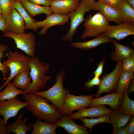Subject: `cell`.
Wrapping results in <instances>:
<instances>
[{
	"label": "cell",
	"instance_id": "74e56055",
	"mask_svg": "<svg viewBox=\"0 0 134 134\" xmlns=\"http://www.w3.org/2000/svg\"><path fill=\"white\" fill-rule=\"evenodd\" d=\"M30 2L34 4L42 5L44 6H50L51 0H27Z\"/></svg>",
	"mask_w": 134,
	"mask_h": 134
},
{
	"label": "cell",
	"instance_id": "cb8c5ba5",
	"mask_svg": "<svg viewBox=\"0 0 134 134\" xmlns=\"http://www.w3.org/2000/svg\"><path fill=\"white\" fill-rule=\"evenodd\" d=\"M131 115L124 113L118 109L113 110L109 114L110 120L113 128L125 126L131 119Z\"/></svg>",
	"mask_w": 134,
	"mask_h": 134
},
{
	"label": "cell",
	"instance_id": "bcb514c9",
	"mask_svg": "<svg viewBox=\"0 0 134 134\" xmlns=\"http://www.w3.org/2000/svg\"><path fill=\"white\" fill-rule=\"evenodd\" d=\"M22 0H15L16 1H18L21 2Z\"/></svg>",
	"mask_w": 134,
	"mask_h": 134
},
{
	"label": "cell",
	"instance_id": "f546056e",
	"mask_svg": "<svg viewBox=\"0 0 134 134\" xmlns=\"http://www.w3.org/2000/svg\"><path fill=\"white\" fill-rule=\"evenodd\" d=\"M83 123V126L89 129L90 132H91L93 127L96 124L101 123H106L111 124L109 114L102 117L92 119H87L85 117H82L79 119Z\"/></svg>",
	"mask_w": 134,
	"mask_h": 134
},
{
	"label": "cell",
	"instance_id": "603a6c76",
	"mask_svg": "<svg viewBox=\"0 0 134 134\" xmlns=\"http://www.w3.org/2000/svg\"><path fill=\"white\" fill-rule=\"evenodd\" d=\"M32 126L33 130L31 134H56L58 127L55 124L43 122L38 119Z\"/></svg>",
	"mask_w": 134,
	"mask_h": 134
},
{
	"label": "cell",
	"instance_id": "d6986e66",
	"mask_svg": "<svg viewBox=\"0 0 134 134\" xmlns=\"http://www.w3.org/2000/svg\"><path fill=\"white\" fill-rule=\"evenodd\" d=\"M113 40V39H111L104 34H102L96 37L92 40L86 41L71 42L70 45L75 48L86 50L95 48L103 43L112 42Z\"/></svg>",
	"mask_w": 134,
	"mask_h": 134
},
{
	"label": "cell",
	"instance_id": "83f0119b",
	"mask_svg": "<svg viewBox=\"0 0 134 134\" xmlns=\"http://www.w3.org/2000/svg\"><path fill=\"white\" fill-rule=\"evenodd\" d=\"M5 88L0 92V101L12 98L22 94L23 91L16 88L13 82H9Z\"/></svg>",
	"mask_w": 134,
	"mask_h": 134
},
{
	"label": "cell",
	"instance_id": "ee69618b",
	"mask_svg": "<svg viewBox=\"0 0 134 134\" xmlns=\"http://www.w3.org/2000/svg\"><path fill=\"white\" fill-rule=\"evenodd\" d=\"M134 8V0H124Z\"/></svg>",
	"mask_w": 134,
	"mask_h": 134
},
{
	"label": "cell",
	"instance_id": "6da1fadb",
	"mask_svg": "<svg viewBox=\"0 0 134 134\" xmlns=\"http://www.w3.org/2000/svg\"><path fill=\"white\" fill-rule=\"evenodd\" d=\"M24 100L28 104L25 107L31 111L37 119L46 122L55 124L62 115L53 104L43 97L34 93H29L22 94Z\"/></svg>",
	"mask_w": 134,
	"mask_h": 134
},
{
	"label": "cell",
	"instance_id": "f6af8a7d",
	"mask_svg": "<svg viewBox=\"0 0 134 134\" xmlns=\"http://www.w3.org/2000/svg\"><path fill=\"white\" fill-rule=\"evenodd\" d=\"M80 1H95L96 0H80Z\"/></svg>",
	"mask_w": 134,
	"mask_h": 134
},
{
	"label": "cell",
	"instance_id": "44dd1931",
	"mask_svg": "<svg viewBox=\"0 0 134 134\" xmlns=\"http://www.w3.org/2000/svg\"><path fill=\"white\" fill-rule=\"evenodd\" d=\"M21 3L30 15L33 17L41 14L47 16L53 13L50 6H41L31 3L27 0H22Z\"/></svg>",
	"mask_w": 134,
	"mask_h": 134
},
{
	"label": "cell",
	"instance_id": "8fae6325",
	"mask_svg": "<svg viewBox=\"0 0 134 134\" xmlns=\"http://www.w3.org/2000/svg\"><path fill=\"white\" fill-rule=\"evenodd\" d=\"M103 34L111 39L120 41L128 36L134 35V23L123 22L115 25H108Z\"/></svg>",
	"mask_w": 134,
	"mask_h": 134
},
{
	"label": "cell",
	"instance_id": "5bb4252c",
	"mask_svg": "<svg viewBox=\"0 0 134 134\" xmlns=\"http://www.w3.org/2000/svg\"><path fill=\"white\" fill-rule=\"evenodd\" d=\"M68 15H63L52 13L47 16L44 20L41 21H35L36 26L38 28H42L39 32L41 35H44L46 33L50 27L56 25L63 26L68 22Z\"/></svg>",
	"mask_w": 134,
	"mask_h": 134
},
{
	"label": "cell",
	"instance_id": "e0dca14e",
	"mask_svg": "<svg viewBox=\"0 0 134 134\" xmlns=\"http://www.w3.org/2000/svg\"><path fill=\"white\" fill-rule=\"evenodd\" d=\"M123 95L124 93L115 91L102 97L93 98L91 106L106 104L109 106L113 110L117 109L122 102Z\"/></svg>",
	"mask_w": 134,
	"mask_h": 134
},
{
	"label": "cell",
	"instance_id": "5b68a950",
	"mask_svg": "<svg viewBox=\"0 0 134 134\" xmlns=\"http://www.w3.org/2000/svg\"><path fill=\"white\" fill-rule=\"evenodd\" d=\"M7 57V59L2 63L9 68L10 74L5 82L0 87V90L5 87L8 83L18 74L23 71L30 70L28 56L16 51L14 52L9 51Z\"/></svg>",
	"mask_w": 134,
	"mask_h": 134
},
{
	"label": "cell",
	"instance_id": "f1b7e54d",
	"mask_svg": "<svg viewBox=\"0 0 134 134\" xmlns=\"http://www.w3.org/2000/svg\"><path fill=\"white\" fill-rule=\"evenodd\" d=\"M128 95L127 90H126L124 93L122 102L117 109L124 113L134 116V101Z\"/></svg>",
	"mask_w": 134,
	"mask_h": 134
},
{
	"label": "cell",
	"instance_id": "7bdbcfd3",
	"mask_svg": "<svg viewBox=\"0 0 134 134\" xmlns=\"http://www.w3.org/2000/svg\"><path fill=\"white\" fill-rule=\"evenodd\" d=\"M134 91V81L133 79L130 83L127 90L128 94Z\"/></svg>",
	"mask_w": 134,
	"mask_h": 134
},
{
	"label": "cell",
	"instance_id": "f35d334b",
	"mask_svg": "<svg viewBox=\"0 0 134 134\" xmlns=\"http://www.w3.org/2000/svg\"><path fill=\"white\" fill-rule=\"evenodd\" d=\"M129 123L125 126V129L128 134H133L134 132V117H131Z\"/></svg>",
	"mask_w": 134,
	"mask_h": 134
},
{
	"label": "cell",
	"instance_id": "c3c4849f",
	"mask_svg": "<svg viewBox=\"0 0 134 134\" xmlns=\"http://www.w3.org/2000/svg\"></svg>",
	"mask_w": 134,
	"mask_h": 134
},
{
	"label": "cell",
	"instance_id": "7402d4cb",
	"mask_svg": "<svg viewBox=\"0 0 134 134\" xmlns=\"http://www.w3.org/2000/svg\"><path fill=\"white\" fill-rule=\"evenodd\" d=\"M115 46V51L111 53L112 59L118 62L122 61L134 53V50L131 47L120 44L113 39L112 42Z\"/></svg>",
	"mask_w": 134,
	"mask_h": 134
},
{
	"label": "cell",
	"instance_id": "ac0fdd59",
	"mask_svg": "<svg viewBox=\"0 0 134 134\" xmlns=\"http://www.w3.org/2000/svg\"><path fill=\"white\" fill-rule=\"evenodd\" d=\"M96 7L108 21L113 22L117 24L123 22L119 11L114 8L99 1H96Z\"/></svg>",
	"mask_w": 134,
	"mask_h": 134
},
{
	"label": "cell",
	"instance_id": "4dcf8cb0",
	"mask_svg": "<svg viewBox=\"0 0 134 134\" xmlns=\"http://www.w3.org/2000/svg\"><path fill=\"white\" fill-rule=\"evenodd\" d=\"M119 11L122 16L123 22H134V8L124 0Z\"/></svg>",
	"mask_w": 134,
	"mask_h": 134
},
{
	"label": "cell",
	"instance_id": "7a4b0ae2",
	"mask_svg": "<svg viewBox=\"0 0 134 134\" xmlns=\"http://www.w3.org/2000/svg\"><path fill=\"white\" fill-rule=\"evenodd\" d=\"M30 75L32 80L28 87L23 90L22 94L35 93L44 88L47 81L52 78L51 76L46 75L50 65L40 61L37 57L28 56Z\"/></svg>",
	"mask_w": 134,
	"mask_h": 134
},
{
	"label": "cell",
	"instance_id": "d590c367",
	"mask_svg": "<svg viewBox=\"0 0 134 134\" xmlns=\"http://www.w3.org/2000/svg\"><path fill=\"white\" fill-rule=\"evenodd\" d=\"M100 82L99 77L94 76L91 79H89L86 82L84 87L88 90H89L95 86H99Z\"/></svg>",
	"mask_w": 134,
	"mask_h": 134
},
{
	"label": "cell",
	"instance_id": "9c48e42d",
	"mask_svg": "<svg viewBox=\"0 0 134 134\" xmlns=\"http://www.w3.org/2000/svg\"><path fill=\"white\" fill-rule=\"evenodd\" d=\"M122 61L117 62L115 68L112 72L103 75L98 86L99 90L95 95L96 98L104 93H108L115 91L122 70Z\"/></svg>",
	"mask_w": 134,
	"mask_h": 134
},
{
	"label": "cell",
	"instance_id": "8992f818",
	"mask_svg": "<svg viewBox=\"0 0 134 134\" xmlns=\"http://www.w3.org/2000/svg\"><path fill=\"white\" fill-rule=\"evenodd\" d=\"M109 24L108 22L99 12L92 16L90 15L84 21L83 26L85 30L80 37L84 40L88 37H96L103 34Z\"/></svg>",
	"mask_w": 134,
	"mask_h": 134
},
{
	"label": "cell",
	"instance_id": "484cf974",
	"mask_svg": "<svg viewBox=\"0 0 134 134\" xmlns=\"http://www.w3.org/2000/svg\"><path fill=\"white\" fill-rule=\"evenodd\" d=\"M13 8L15 9L21 15L24 21L25 30L31 29L37 31L38 28L36 26L35 20L34 19L23 7L20 2L16 1Z\"/></svg>",
	"mask_w": 134,
	"mask_h": 134
},
{
	"label": "cell",
	"instance_id": "836d02e7",
	"mask_svg": "<svg viewBox=\"0 0 134 134\" xmlns=\"http://www.w3.org/2000/svg\"><path fill=\"white\" fill-rule=\"evenodd\" d=\"M8 48L7 45L2 44H0V71L2 72L4 77H6L7 75L9 69L1 63V60L3 57L4 52L6 51Z\"/></svg>",
	"mask_w": 134,
	"mask_h": 134
},
{
	"label": "cell",
	"instance_id": "7c38bea8",
	"mask_svg": "<svg viewBox=\"0 0 134 134\" xmlns=\"http://www.w3.org/2000/svg\"><path fill=\"white\" fill-rule=\"evenodd\" d=\"M5 18V33L18 34L25 32V25L24 19L15 9L13 8Z\"/></svg>",
	"mask_w": 134,
	"mask_h": 134
},
{
	"label": "cell",
	"instance_id": "9a60e30c",
	"mask_svg": "<svg viewBox=\"0 0 134 134\" xmlns=\"http://www.w3.org/2000/svg\"><path fill=\"white\" fill-rule=\"evenodd\" d=\"M80 0H53L50 7L53 13L68 15L78 7Z\"/></svg>",
	"mask_w": 134,
	"mask_h": 134
},
{
	"label": "cell",
	"instance_id": "e575fe53",
	"mask_svg": "<svg viewBox=\"0 0 134 134\" xmlns=\"http://www.w3.org/2000/svg\"><path fill=\"white\" fill-rule=\"evenodd\" d=\"M98 1L110 6L119 11L124 0H98Z\"/></svg>",
	"mask_w": 134,
	"mask_h": 134
},
{
	"label": "cell",
	"instance_id": "ab89813d",
	"mask_svg": "<svg viewBox=\"0 0 134 134\" xmlns=\"http://www.w3.org/2000/svg\"><path fill=\"white\" fill-rule=\"evenodd\" d=\"M3 120L0 118V134H8L9 133Z\"/></svg>",
	"mask_w": 134,
	"mask_h": 134
},
{
	"label": "cell",
	"instance_id": "d4e9b609",
	"mask_svg": "<svg viewBox=\"0 0 134 134\" xmlns=\"http://www.w3.org/2000/svg\"><path fill=\"white\" fill-rule=\"evenodd\" d=\"M134 72L129 70H122L115 89V91L124 93L127 90L132 81L134 79Z\"/></svg>",
	"mask_w": 134,
	"mask_h": 134
},
{
	"label": "cell",
	"instance_id": "60d3db41",
	"mask_svg": "<svg viewBox=\"0 0 134 134\" xmlns=\"http://www.w3.org/2000/svg\"><path fill=\"white\" fill-rule=\"evenodd\" d=\"M0 30L3 34L6 32V18L2 14H0Z\"/></svg>",
	"mask_w": 134,
	"mask_h": 134
},
{
	"label": "cell",
	"instance_id": "ffe728a7",
	"mask_svg": "<svg viewBox=\"0 0 134 134\" xmlns=\"http://www.w3.org/2000/svg\"><path fill=\"white\" fill-rule=\"evenodd\" d=\"M25 113L24 112H22L18 116L17 119L11 125L6 126L9 133L26 134L28 131L32 129V124L30 123L27 125H26L29 118H27L23 119Z\"/></svg>",
	"mask_w": 134,
	"mask_h": 134
},
{
	"label": "cell",
	"instance_id": "4316f807",
	"mask_svg": "<svg viewBox=\"0 0 134 134\" xmlns=\"http://www.w3.org/2000/svg\"><path fill=\"white\" fill-rule=\"evenodd\" d=\"M13 82L17 88L24 90L29 85L31 78L30 75V70L22 72L16 75L14 78Z\"/></svg>",
	"mask_w": 134,
	"mask_h": 134
},
{
	"label": "cell",
	"instance_id": "1f68e13d",
	"mask_svg": "<svg viewBox=\"0 0 134 134\" xmlns=\"http://www.w3.org/2000/svg\"><path fill=\"white\" fill-rule=\"evenodd\" d=\"M15 0H0V7L1 14L5 17L13 8Z\"/></svg>",
	"mask_w": 134,
	"mask_h": 134
},
{
	"label": "cell",
	"instance_id": "ba28073f",
	"mask_svg": "<svg viewBox=\"0 0 134 134\" xmlns=\"http://www.w3.org/2000/svg\"><path fill=\"white\" fill-rule=\"evenodd\" d=\"M93 98V95L76 96L69 93L65 98L60 113L62 115H70L75 110L90 107Z\"/></svg>",
	"mask_w": 134,
	"mask_h": 134
},
{
	"label": "cell",
	"instance_id": "7dc6e473",
	"mask_svg": "<svg viewBox=\"0 0 134 134\" xmlns=\"http://www.w3.org/2000/svg\"><path fill=\"white\" fill-rule=\"evenodd\" d=\"M1 14V9L0 7V14Z\"/></svg>",
	"mask_w": 134,
	"mask_h": 134
},
{
	"label": "cell",
	"instance_id": "d6a6232c",
	"mask_svg": "<svg viewBox=\"0 0 134 134\" xmlns=\"http://www.w3.org/2000/svg\"><path fill=\"white\" fill-rule=\"evenodd\" d=\"M122 70H129L134 71V53L122 61Z\"/></svg>",
	"mask_w": 134,
	"mask_h": 134
},
{
	"label": "cell",
	"instance_id": "30bf717a",
	"mask_svg": "<svg viewBox=\"0 0 134 134\" xmlns=\"http://www.w3.org/2000/svg\"><path fill=\"white\" fill-rule=\"evenodd\" d=\"M28 104L23 102L17 96L8 100L0 101V115L3 118L6 125L8 119L16 116L20 110Z\"/></svg>",
	"mask_w": 134,
	"mask_h": 134
},
{
	"label": "cell",
	"instance_id": "4fadbf2b",
	"mask_svg": "<svg viewBox=\"0 0 134 134\" xmlns=\"http://www.w3.org/2000/svg\"><path fill=\"white\" fill-rule=\"evenodd\" d=\"M113 110L106 108L104 105H99L91 106L89 108H84L79 109L77 112L69 115V116L72 119L75 120L86 117L96 118L109 114Z\"/></svg>",
	"mask_w": 134,
	"mask_h": 134
},
{
	"label": "cell",
	"instance_id": "52a82bcc",
	"mask_svg": "<svg viewBox=\"0 0 134 134\" xmlns=\"http://www.w3.org/2000/svg\"><path fill=\"white\" fill-rule=\"evenodd\" d=\"M3 36L11 38L14 41L16 48L23 51L28 56L35 57L36 43L35 36L31 32L15 34L9 32L3 34Z\"/></svg>",
	"mask_w": 134,
	"mask_h": 134
},
{
	"label": "cell",
	"instance_id": "b9f144b4",
	"mask_svg": "<svg viewBox=\"0 0 134 134\" xmlns=\"http://www.w3.org/2000/svg\"><path fill=\"white\" fill-rule=\"evenodd\" d=\"M112 134H128L125 129L124 126L120 128H113Z\"/></svg>",
	"mask_w": 134,
	"mask_h": 134
},
{
	"label": "cell",
	"instance_id": "8d00e7d4",
	"mask_svg": "<svg viewBox=\"0 0 134 134\" xmlns=\"http://www.w3.org/2000/svg\"><path fill=\"white\" fill-rule=\"evenodd\" d=\"M104 60V59H102L98 64L97 68L93 73L94 76L99 77L102 74L103 71Z\"/></svg>",
	"mask_w": 134,
	"mask_h": 134
},
{
	"label": "cell",
	"instance_id": "3957f363",
	"mask_svg": "<svg viewBox=\"0 0 134 134\" xmlns=\"http://www.w3.org/2000/svg\"><path fill=\"white\" fill-rule=\"evenodd\" d=\"M65 75L64 69H61L56 75V82L52 87L47 91L35 93L51 102L60 112L65 98L69 93L68 90L64 88L63 85Z\"/></svg>",
	"mask_w": 134,
	"mask_h": 134
},
{
	"label": "cell",
	"instance_id": "2e32d148",
	"mask_svg": "<svg viewBox=\"0 0 134 134\" xmlns=\"http://www.w3.org/2000/svg\"><path fill=\"white\" fill-rule=\"evenodd\" d=\"M58 127L63 128L69 134H89L86 128L78 125L73 121L69 115H64L58 119L55 123Z\"/></svg>",
	"mask_w": 134,
	"mask_h": 134
},
{
	"label": "cell",
	"instance_id": "277c9868",
	"mask_svg": "<svg viewBox=\"0 0 134 134\" xmlns=\"http://www.w3.org/2000/svg\"><path fill=\"white\" fill-rule=\"evenodd\" d=\"M96 2L80 1L77 8L68 15L70 20V28L67 34L62 38L63 41L71 42L78 27L85 19V14L92 10L97 11Z\"/></svg>",
	"mask_w": 134,
	"mask_h": 134
}]
</instances>
